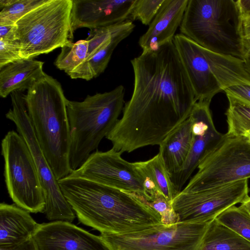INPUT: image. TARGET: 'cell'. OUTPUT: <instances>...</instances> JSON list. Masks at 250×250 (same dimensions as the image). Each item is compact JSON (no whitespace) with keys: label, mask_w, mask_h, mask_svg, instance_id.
<instances>
[{"label":"cell","mask_w":250,"mask_h":250,"mask_svg":"<svg viewBox=\"0 0 250 250\" xmlns=\"http://www.w3.org/2000/svg\"><path fill=\"white\" fill-rule=\"evenodd\" d=\"M243 39H250V16L242 19Z\"/></svg>","instance_id":"obj_36"},{"label":"cell","mask_w":250,"mask_h":250,"mask_svg":"<svg viewBox=\"0 0 250 250\" xmlns=\"http://www.w3.org/2000/svg\"><path fill=\"white\" fill-rule=\"evenodd\" d=\"M72 0H47L15 23L22 59L48 53L72 42Z\"/></svg>","instance_id":"obj_6"},{"label":"cell","mask_w":250,"mask_h":250,"mask_svg":"<svg viewBox=\"0 0 250 250\" xmlns=\"http://www.w3.org/2000/svg\"><path fill=\"white\" fill-rule=\"evenodd\" d=\"M248 180L195 192L180 191L171 202L179 222H207L249 196Z\"/></svg>","instance_id":"obj_12"},{"label":"cell","mask_w":250,"mask_h":250,"mask_svg":"<svg viewBox=\"0 0 250 250\" xmlns=\"http://www.w3.org/2000/svg\"><path fill=\"white\" fill-rule=\"evenodd\" d=\"M134 27L135 25L131 21L123 22L120 28L101 48L68 75L71 79L86 81L99 76L106 68L115 48L132 32Z\"/></svg>","instance_id":"obj_21"},{"label":"cell","mask_w":250,"mask_h":250,"mask_svg":"<svg viewBox=\"0 0 250 250\" xmlns=\"http://www.w3.org/2000/svg\"><path fill=\"white\" fill-rule=\"evenodd\" d=\"M188 0H165L139 44L147 52L155 50L173 40L180 27Z\"/></svg>","instance_id":"obj_17"},{"label":"cell","mask_w":250,"mask_h":250,"mask_svg":"<svg viewBox=\"0 0 250 250\" xmlns=\"http://www.w3.org/2000/svg\"><path fill=\"white\" fill-rule=\"evenodd\" d=\"M1 150L6 187L14 204L30 213L44 212L42 187L33 157L22 137L13 130L9 131L1 141Z\"/></svg>","instance_id":"obj_7"},{"label":"cell","mask_w":250,"mask_h":250,"mask_svg":"<svg viewBox=\"0 0 250 250\" xmlns=\"http://www.w3.org/2000/svg\"><path fill=\"white\" fill-rule=\"evenodd\" d=\"M197 168L181 191L198 192L250 179V140L224 134Z\"/></svg>","instance_id":"obj_8"},{"label":"cell","mask_w":250,"mask_h":250,"mask_svg":"<svg viewBox=\"0 0 250 250\" xmlns=\"http://www.w3.org/2000/svg\"><path fill=\"white\" fill-rule=\"evenodd\" d=\"M0 250H40L38 246L33 237L14 247L2 248Z\"/></svg>","instance_id":"obj_34"},{"label":"cell","mask_w":250,"mask_h":250,"mask_svg":"<svg viewBox=\"0 0 250 250\" xmlns=\"http://www.w3.org/2000/svg\"><path fill=\"white\" fill-rule=\"evenodd\" d=\"M203 51L223 91L234 85L250 84V74L244 60L216 53L204 47Z\"/></svg>","instance_id":"obj_22"},{"label":"cell","mask_w":250,"mask_h":250,"mask_svg":"<svg viewBox=\"0 0 250 250\" xmlns=\"http://www.w3.org/2000/svg\"><path fill=\"white\" fill-rule=\"evenodd\" d=\"M227 96L234 97L250 105V84H240L231 86L225 90Z\"/></svg>","instance_id":"obj_33"},{"label":"cell","mask_w":250,"mask_h":250,"mask_svg":"<svg viewBox=\"0 0 250 250\" xmlns=\"http://www.w3.org/2000/svg\"><path fill=\"white\" fill-rule=\"evenodd\" d=\"M215 219L250 242V213L242 205L228 208Z\"/></svg>","instance_id":"obj_27"},{"label":"cell","mask_w":250,"mask_h":250,"mask_svg":"<svg viewBox=\"0 0 250 250\" xmlns=\"http://www.w3.org/2000/svg\"><path fill=\"white\" fill-rule=\"evenodd\" d=\"M229 107L225 113L228 123V132L230 136H243L250 130V105L230 96H227Z\"/></svg>","instance_id":"obj_25"},{"label":"cell","mask_w":250,"mask_h":250,"mask_svg":"<svg viewBox=\"0 0 250 250\" xmlns=\"http://www.w3.org/2000/svg\"><path fill=\"white\" fill-rule=\"evenodd\" d=\"M23 96L36 137L56 179L66 177L72 172L70 133L67 99L61 83L45 74Z\"/></svg>","instance_id":"obj_3"},{"label":"cell","mask_w":250,"mask_h":250,"mask_svg":"<svg viewBox=\"0 0 250 250\" xmlns=\"http://www.w3.org/2000/svg\"><path fill=\"white\" fill-rule=\"evenodd\" d=\"M43 64L33 59H22L0 69V96L6 98L14 91L27 90L46 74Z\"/></svg>","instance_id":"obj_20"},{"label":"cell","mask_w":250,"mask_h":250,"mask_svg":"<svg viewBox=\"0 0 250 250\" xmlns=\"http://www.w3.org/2000/svg\"><path fill=\"white\" fill-rule=\"evenodd\" d=\"M192 128L189 116L159 146V153L170 178L180 171L188 156L192 139Z\"/></svg>","instance_id":"obj_19"},{"label":"cell","mask_w":250,"mask_h":250,"mask_svg":"<svg viewBox=\"0 0 250 250\" xmlns=\"http://www.w3.org/2000/svg\"><path fill=\"white\" fill-rule=\"evenodd\" d=\"M21 59L20 48L16 40L0 39V69Z\"/></svg>","instance_id":"obj_32"},{"label":"cell","mask_w":250,"mask_h":250,"mask_svg":"<svg viewBox=\"0 0 250 250\" xmlns=\"http://www.w3.org/2000/svg\"><path fill=\"white\" fill-rule=\"evenodd\" d=\"M88 51V40L70 42L61 47L54 64L58 69L69 75L85 61Z\"/></svg>","instance_id":"obj_26"},{"label":"cell","mask_w":250,"mask_h":250,"mask_svg":"<svg viewBox=\"0 0 250 250\" xmlns=\"http://www.w3.org/2000/svg\"><path fill=\"white\" fill-rule=\"evenodd\" d=\"M211 221L161 223L128 233L99 236L109 250H198Z\"/></svg>","instance_id":"obj_10"},{"label":"cell","mask_w":250,"mask_h":250,"mask_svg":"<svg viewBox=\"0 0 250 250\" xmlns=\"http://www.w3.org/2000/svg\"><path fill=\"white\" fill-rule=\"evenodd\" d=\"M10 95L12 107L5 116L15 125L17 132L25 141L33 157L43 190L46 217L50 221L71 223L75 218L74 211L63 196L39 143L28 114L24 94L16 90Z\"/></svg>","instance_id":"obj_9"},{"label":"cell","mask_w":250,"mask_h":250,"mask_svg":"<svg viewBox=\"0 0 250 250\" xmlns=\"http://www.w3.org/2000/svg\"><path fill=\"white\" fill-rule=\"evenodd\" d=\"M146 203L160 215L163 224L169 225L179 222V216L174 211L171 203L158 191Z\"/></svg>","instance_id":"obj_30"},{"label":"cell","mask_w":250,"mask_h":250,"mask_svg":"<svg viewBox=\"0 0 250 250\" xmlns=\"http://www.w3.org/2000/svg\"><path fill=\"white\" fill-rule=\"evenodd\" d=\"M173 43L188 78L197 101H208L222 91L213 74L203 47L182 34Z\"/></svg>","instance_id":"obj_14"},{"label":"cell","mask_w":250,"mask_h":250,"mask_svg":"<svg viewBox=\"0 0 250 250\" xmlns=\"http://www.w3.org/2000/svg\"><path fill=\"white\" fill-rule=\"evenodd\" d=\"M241 204L250 213V196H249Z\"/></svg>","instance_id":"obj_38"},{"label":"cell","mask_w":250,"mask_h":250,"mask_svg":"<svg viewBox=\"0 0 250 250\" xmlns=\"http://www.w3.org/2000/svg\"><path fill=\"white\" fill-rule=\"evenodd\" d=\"M122 23L91 30L87 40L88 41V51L85 60L91 57L111 37L112 34L120 28Z\"/></svg>","instance_id":"obj_31"},{"label":"cell","mask_w":250,"mask_h":250,"mask_svg":"<svg viewBox=\"0 0 250 250\" xmlns=\"http://www.w3.org/2000/svg\"><path fill=\"white\" fill-rule=\"evenodd\" d=\"M243 136H245L249 140H250V130L245 132L243 135Z\"/></svg>","instance_id":"obj_39"},{"label":"cell","mask_w":250,"mask_h":250,"mask_svg":"<svg viewBox=\"0 0 250 250\" xmlns=\"http://www.w3.org/2000/svg\"><path fill=\"white\" fill-rule=\"evenodd\" d=\"M244 46L246 53H250V39H243Z\"/></svg>","instance_id":"obj_37"},{"label":"cell","mask_w":250,"mask_h":250,"mask_svg":"<svg viewBox=\"0 0 250 250\" xmlns=\"http://www.w3.org/2000/svg\"><path fill=\"white\" fill-rule=\"evenodd\" d=\"M16 204H0V248L20 244L33 237L39 224Z\"/></svg>","instance_id":"obj_18"},{"label":"cell","mask_w":250,"mask_h":250,"mask_svg":"<svg viewBox=\"0 0 250 250\" xmlns=\"http://www.w3.org/2000/svg\"><path fill=\"white\" fill-rule=\"evenodd\" d=\"M122 154L113 148L104 152H93L80 167L67 176L133 193L146 201L145 178L133 163L124 159Z\"/></svg>","instance_id":"obj_11"},{"label":"cell","mask_w":250,"mask_h":250,"mask_svg":"<svg viewBox=\"0 0 250 250\" xmlns=\"http://www.w3.org/2000/svg\"><path fill=\"white\" fill-rule=\"evenodd\" d=\"M242 19L250 16V0H237Z\"/></svg>","instance_id":"obj_35"},{"label":"cell","mask_w":250,"mask_h":250,"mask_svg":"<svg viewBox=\"0 0 250 250\" xmlns=\"http://www.w3.org/2000/svg\"><path fill=\"white\" fill-rule=\"evenodd\" d=\"M33 238L40 250H109L100 236L66 221L39 224Z\"/></svg>","instance_id":"obj_15"},{"label":"cell","mask_w":250,"mask_h":250,"mask_svg":"<svg viewBox=\"0 0 250 250\" xmlns=\"http://www.w3.org/2000/svg\"><path fill=\"white\" fill-rule=\"evenodd\" d=\"M58 182L79 221L101 233L124 234L162 223L160 215L135 194L80 178Z\"/></svg>","instance_id":"obj_2"},{"label":"cell","mask_w":250,"mask_h":250,"mask_svg":"<svg viewBox=\"0 0 250 250\" xmlns=\"http://www.w3.org/2000/svg\"><path fill=\"white\" fill-rule=\"evenodd\" d=\"M47 0H0V24H15L25 14Z\"/></svg>","instance_id":"obj_28"},{"label":"cell","mask_w":250,"mask_h":250,"mask_svg":"<svg viewBox=\"0 0 250 250\" xmlns=\"http://www.w3.org/2000/svg\"><path fill=\"white\" fill-rule=\"evenodd\" d=\"M125 88L87 95L82 102L67 100L72 171L80 167L118 121L125 105Z\"/></svg>","instance_id":"obj_5"},{"label":"cell","mask_w":250,"mask_h":250,"mask_svg":"<svg viewBox=\"0 0 250 250\" xmlns=\"http://www.w3.org/2000/svg\"><path fill=\"white\" fill-rule=\"evenodd\" d=\"M131 63L132 96L105 137L122 153L159 146L189 117L197 102L173 41L142 52Z\"/></svg>","instance_id":"obj_1"},{"label":"cell","mask_w":250,"mask_h":250,"mask_svg":"<svg viewBox=\"0 0 250 250\" xmlns=\"http://www.w3.org/2000/svg\"><path fill=\"white\" fill-rule=\"evenodd\" d=\"M210 102L197 101L189 115L192 122V139L187 160L180 171L170 178L179 193L203 158L222 139L224 134L214 125Z\"/></svg>","instance_id":"obj_13"},{"label":"cell","mask_w":250,"mask_h":250,"mask_svg":"<svg viewBox=\"0 0 250 250\" xmlns=\"http://www.w3.org/2000/svg\"><path fill=\"white\" fill-rule=\"evenodd\" d=\"M133 164L142 175L151 180L157 190L171 203L178 193L174 188L160 154L158 153L148 160Z\"/></svg>","instance_id":"obj_24"},{"label":"cell","mask_w":250,"mask_h":250,"mask_svg":"<svg viewBox=\"0 0 250 250\" xmlns=\"http://www.w3.org/2000/svg\"><path fill=\"white\" fill-rule=\"evenodd\" d=\"M165 0H136L129 18L149 25Z\"/></svg>","instance_id":"obj_29"},{"label":"cell","mask_w":250,"mask_h":250,"mask_svg":"<svg viewBox=\"0 0 250 250\" xmlns=\"http://www.w3.org/2000/svg\"><path fill=\"white\" fill-rule=\"evenodd\" d=\"M136 0H72L73 31L90 30L123 22L130 17Z\"/></svg>","instance_id":"obj_16"},{"label":"cell","mask_w":250,"mask_h":250,"mask_svg":"<svg viewBox=\"0 0 250 250\" xmlns=\"http://www.w3.org/2000/svg\"><path fill=\"white\" fill-rule=\"evenodd\" d=\"M198 250H250V242L214 219Z\"/></svg>","instance_id":"obj_23"},{"label":"cell","mask_w":250,"mask_h":250,"mask_svg":"<svg viewBox=\"0 0 250 250\" xmlns=\"http://www.w3.org/2000/svg\"><path fill=\"white\" fill-rule=\"evenodd\" d=\"M180 31L213 52L243 60L246 55L236 0H188Z\"/></svg>","instance_id":"obj_4"}]
</instances>
